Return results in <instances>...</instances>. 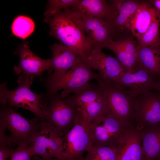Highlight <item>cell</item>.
Instances as JSON below:
<instances>
[{"instance_id": "cell-3", "label": "cell", "mask_w": 160, "mask_h": 160, "mask_svg": "<svg viewBox=\"0 0 160 160\" xmlns=\"http://www.w3.org/2000/svg\"><path fill=\"white\" fill-rule=\"evenodd\" d=\"M35 76L20 75L17 82L18 86L13 90L8 89L6 82L0 84L1 105L22 108L34 113L42 120L43 117L41 102L44 99L42 93L37 94L30 89Z\"/></svg>"}, {"instance_id": "cell-7", "label": "cell", "mask_w": 160, "mask_h": 160, "mask_svg": "<svg viewBox=\"0 0 160 160\" xmlns=\"http://www.w3.org/2000/svg\"><path fill=\"white\" fill-rule=\"evenodd\" d=\"M68 97L87 119L88 123L94 121L110 113L105 92L99 84L89 83Z\"/></svg>"}, {"instance_id": "cell-6", "label": "cell", "mask_w": 160, "mask_h": 160, "mask_svg": "<svg viewBox=\"0 0 160 160\" xmlns=\"http://www.w3.org/2000/svg\"><path fill=\"white\" fill-rule=\"evenodd\" d=\"M92 145L119 146L132 127L111 113L88 123Z\"/></svg>"}, {"instance_id": "cell-12", "label": "cell", "mask_w": 160, "mask_h": 160, "mask_svg": "<svg viewBox=\"0 0 160 160\" xmlns=\"http://www.w3.org/2000/svg\"><path fill=\"white\" fill-rule=\"evenodd\" d=\"M112 82L125 88L133 97L145 92L157 90L159 82L142 66L135 72L124 73Z\"/></svg>"}, {"instance_id": "cell-4", "label": "cell", "mask_w": 160, "mask_h": 160, "mask_svg": "<svg viewBox=\"0 0 160 160\" xmlns=\"http://www.w3.org/2000/svg\"><path fill=\"white\" fill-rule=\"evenodd\" d=\"M41 107L42 121L53 125L63 136L74 126L79 114L74 102L68 97L63 98L57 92L45 98Z\"/></svg>"}, {"instance_id": "cell-11", "label": "cell", "mask_w": 160, "mask_h": 160, "mask_svg": "<svg viewBox=\"0 0 160 160\" xmlns=\"http://www.w3.org/2000/svg\"><path fill=\"white\" fill-rule=\"evenodd\" d=\"M133 98L136 127L160 124V94L158 90L140 94Z\"/></svg>"}, {"instance_id": "cell-2", "label": "cell", "mask_w": 160, "mask_h": 160, "mask_svg": "<svg viewBox=\"0 0 160 160\" xmlns=\"http://www.w3.org/2000/svg\"><path fill=\"white\" fill-rule=\"evenodd\" d=\"M92 68L85 61L81 60L76 65L61 76H55L52 72L47 77L41 80L47 88V97L63 89L61 95L65 98L71 93L81 89L89 83L90 80L96 79L99 74L94 73Z\"/></svg>"}, {"instance_id": "cell-27", "label": "cell", "mask_w": 160, "mask_h": 160, "mask_svg": "<svg viewBox=\"0 0 160 160\" xmlns=\"http://www.w3.org/2000/svg\"><path fill=\"white\" fill-rule=\"evenodd\" d=\"M79 0H51L48 4L46 11L44 13V21H47L58 12L71 8L76 5Z\"/></svg>"}, {"instance_id": "cell-15", "label": "cell", "mask_w": 160, "mask_h": 160, "mask_svg": "<svg viewBox=\"0 0 160 160\" xmlns=\"http://www.w3.org/2000/svg\"><path fill=\"white\" fill-rule=\"evenodd\" d=\"M140 2L137 0H113L107 3L105 19L110 25L114 35L126 29L129 20Z\"/></svg>"}, {"instance_id": "cell-16", "label": "cell", "mask_w": 160, "mask_h": 160, "mask_svg": "<svg viewBox=\"0 0 160 160\" xmlns=\"http://www.w3.org/2000/svg\"><path fill=\"white\" fill-rule=\"evenodd\" d=\"M92 68L97 70L100 76L111 82L124 73V67L117 58L103 53L101 49H93L85 60Z\"/></svg>"}, {"instance_id": "cell-18", "label": "cell", "mask_w": 160, "mask_h": 160, "mask_svg": "<svg viewBox=\"0 0 160 160\" xmlns=\"http://www.w3.org/2000/svg\"><path fill=\"white\" fill-rule=\"evenodd\" d=\"M156 17L155 9L147 1L140 2L126 25L137 40L145 32L153 19Z\"/></svg>"}, {"instance_id": "cell-35", "label": "cell", "mask_w": 160, "mask_h": 160, "mask_svg": "<svg viewBox=\"0 0 160 160\" xmlns=\"http://www.w3.org/2000/svg\"><path fill=\"white\" fill-rule=\"evenodd\" d=\"M159 92L160 94V81L159 82V85L158 89H157Z\"/></svg>"}, {"instance_id": "cell-23", "label": "cell", "mask_w": 160, "mask_h": 160, "mask_svg": "<svg viewBox=\"0 0 160 160\" xmlns=\"http://www.w3.org/2000/svg\"><path fill=\"white\" fill-rule=\"evenodd\" d=\"M107 7L105 0H79L71 8L84 16L105 19Z\"/></svg>"}, {"instance_id": "cell-20", "label": "cell", "mask_w": 160, "mask_h": 160, "mask_svg": "<svg viewBox=\"0 0 160 160\" xmlns=\"http://www.w3.org/2000/svg\"><path fill=\"white\" fill-rule=\"evenodd\" d=\"M139 129L145 160H155L160 155V124Z\"/></svg>"}, {"instance_id": "cell-32", "label": "cell", "mask_w": 160, "mask_h": 160, "mask_svg": "<svg viewBox=\"0 0 160 160\" xmlns=\"http://www.w3.org/2000/svg\"><path fill=\"white\" fill-rule=\"evenodd\" d=\"M31 160H47L45 159L42 157L38 156L37 155L35 156H33V159ZM50 160H60L59 159L57 158H54Z\"/></svg>"}, {"instance_id": "cell-9", "label": "cell", "mask_w": 160, "mask_h": 160, "mask_svg": "<svg viewBox=\"0 0 160 160\" xmlns=\"http://www.w3.org/2000/svg\"><path fill=\"white\" fill-rule=\"evenodd\" d=\"M75 124L63 137V160H83V154L92 145L87 119L79 111Z\"/></svg>"}, {"instance_id": "cell-19", "label": "cell", "mask_w": 160, "mask_h": 160, "mask_svg": "<svg viewBox=\"0 0 160 160\" xmlns=\"http://www.w3.org/2000/svg\"><path fill=\"white\" fill-rule=\"evenodd\" d=\"M116 160H145L137 127L132 128L120 145Z\"/></svg>"}, {"instance_id": "cell-14", "label": "cell", "mask_w": 160, "mask_h": 160, "mask_svg": "<svg viewBox=\"0 0 160 160\" xmlns=\"http://www.w3.org/2000/svg\"><path fill=\"white\" fill-rule=\"evenodd\" d=\"M15 53L20 58L18 65L14 68L16 74L41 76L44 71H50L51 58L44 59L36 55L29 48L28 42H24Z\"/></svg>"}, {"instance_id": "cell-34", "label": "cell", "mask_w": 160, "mask_h": 160, "mask_svg": "<svg viewBox=\"0 0 160 160\" xmlns=\"http://www.w3.org/2000/svg\"><path fill=\"white\" fill-rule=\"evenodd\" d=\"M157 18L158 21H160V11H156Z\"/></svg>"}, {"instance_id": "cell-30", "label": "cell", "mask_w": 160, "mask_h": 160, "mask_svg": "<svg viewBox=\"0 0 160 160\" xmlns=\"http://www.w3.org/2000/svg\"><path fill=\"white\" fill-rule=\"evenodd\" d=\"M10 143H0V160H8L15 150Z\"/></svg>"}, {"instance_id": "cell-10", "label": "cell", "mask_w": 160, "mask_h": 160, "mask_svg": "<svg viewBox=\"0 0 160 160\" xmlns=\"http://www.w3.org/2000/svg\"><path fill=\"white\" fill-rule=\"evenodd\" d=\"M63 135L51 124L42 121L40 130L31 145L35 156L47 160H63L64 151Z\"/></svg>"}, {"instance_id": "cell-33", "label": "cell", "mask_w": 160, "mask_h": 160, "mask_svg": "<svg viewBox=\"0 0 160 160\" xmlns=\"http://www.w3.org/2000/svg\"><path fill=\"white\" fill-rule=\"evenodd\" d=\"M155 51L159 60L160 64V46L155 47Z\"/></svg>"}, {"instance_id": "cell-24", "label": "cell", "mask_w": 160, "mask_h": 160, "mask_svg": "<svg viewBox=\"0 0 160 160\" xmlns=\"http://www.w3.org/2000/svg\"><path fill=\"white\" fill-rule=\"evenodd\" d=\"M118 146L92 145L87 151L83 160H116L119 149Z\"/></svg>"}, {"instance_id": "cell-13", "label": "cell", "mask_w": 160, "mask_h": 160, "mask_svg": "<svg viewBox=\"0 0 160 160\" xmlns=\"http://www.w3.org/2000/svg\"><path fill=\"white\" fill-rule=\"evenodd\" d=\"M82 15L84 28L91 50L105 48L114 35L109 23L104 18Z\"/></svg>"}, {"instance_id": "cell-21", "label": "cell", "mask_w": 160, "mask_h": 160, "mask_svg": "<svg viewBox=\"0 0 160 160\" xmlns=\"http://www.w3.org/2000/svg\"><path fill=\"white\" fill-rule=\"evenodd\" d=\"M155 47L138 46L137 54L140 64L159 82L160 81V64Z\"/></svg>"}, {"instance_id": "cell-29", "label": "cell", "mask_w": 160, "mask_h": 160, "mask_svg": "<svg viewBox=\"0 0 160 160\" xmlns=\"http://www.w3.org/2000/svg\"><path fill=\"white\" fill-rule=\"evenodd\" d=\"M120 42L123 48L127 52L133 56L139 61L137 54L138 47L137 42H135L130 37L121 40Z\"/></svg>"}, {"instance_id": "cell-5", "label": "cell", "mask_w": 160, "mask_h": 160, "mask_svg": "<svg viewBox=\"0 0 160 160\" xmlns=\"http://www.w3.org/2000/svg\"><path fill=\"white\" fill-rule=\"evenodd\" d=\"M0 123L10 132L13 145L25 143L31 146L39 132L42 120L38 117L26 118L7 105H1Z\"/></svg>"}, {"instance_id": "cell-26", "label": "cell", "mask_w": 160, "mask_h": 160, "mask_svg": "<svg viewBox=\"0 0 160 160\" xmlns=\"http://www.w3.org/2000/svg\"><path fill=\"white\" fill-rule=\"evenodd\" d=\"M34 28V22L30 18L23 16H19L13 21L12 30L15 35L25 39L33 32Z\"/></svg>"}, {"instance_id": "cell-17", "label": "cell", "mask_w": 160, "mask_h": 160, "mask_svg": "<svg viewBox=\"0 0 160 160\" xmlns=\"http://www.w3.org/2000/svg\"><path fill=\"white\" fill-rule=\"evenodd\" d=\"M52 52L50 71L55 76H61L82 60L71 48L62 43H56L49 47Z\"/></svg>"}, {"instance_id": "cell-22", "label": "cell", "mask_w": 160, "mask_h": 160, "mask_svg": "<svg viewBox=\"0 0 160 160\" xmlns=\"http://www.w3.org/2000/svg\"><path fill=\"white\" fill-rule=\"evenodd\" d=\"M105 48L111 50L116 55L122 64L125 73L135 72L142 66L138 60L124 49L120 41L111 39Z\"/></svg>"}, {"instance_id": "cell-25", "label": "cell", "mask_w": 160, "mask_h": 160, "mask_svg": "<svg viewBox=\"0 0 160 160\" xmlns=\"http://www.w3.org/2000/svg\"><path fill=\"white\" fill-rule=\"evenodd\" d=\"M139 46L157 47L160 46L159 22L156 17L143 35L137 40Z\"/></svg>"}, {"instance_id": "cell-1", "label": "cell", "mask_w": 160, "mask_h": 160, "mask_svg": "<svg viewBox=\"0 0 160 160\" xmlns=\"http://www.w3.org/2000/svg\"><path fill=\"white\" fill-rule=\"evenodd\" d=\"M49 34L71 48L85 60L91 49L83 25L82 15L71 8L61 11L47 22Z\"/></svg>"}, {"instance_id": "cell-28", "label": "cell", "mask_w": 160, "mask_h": 160, "mask_svg": "<svg viewBox=\"0 0 160 160\" xmlns=\"http://www.w3.org/2000/svg\"><path fill=\"white\" fill-rule=\"evenodd\" d=\"M34 156L31 146L23 143L17 145L9 160H31Z\"/></svg>"}, {"instance_id": "cell-8", "label": "cell", "mask_w": 160, "mask_h": 160, "mask_svg": "<svg viewBox=\"0 0 160 160\" xmlns=\"http://www.w3.org/2000/svg\"><path fill=\"white\" fill-rule=\"evenodd\" d=\"M96 80L105 92L110 112L130 127H136L134 98L127 89L113 82H106L100 75Z\"/></svg>"}, {"instance_id": "cell-36", "label": "cell", "mask_w": 160, "mask_h": 160, "mask_svg": "<svg viewBox=\"0 0 160 160\" xmlns=\"http://www.w3.org/2000/svg\"><path fill=\"white\" fill-rule=\"evenodd\" d=\"M155 160H160V155Z\"/></svg>"}, {"instance_id": "cell-31", "label": "cell", "mask_w": 160, "mask_h": 160, "mask_svg": "<svg viewBox=\"0 0 160 160\" xmlns=\"http://www.w3.org/2000/svg\"><path fill=\"white\" fill-rule=\"evenodd\" d=\"M151 2L156 11H160V0L151 1Z\"/></svg>"}]
</instances>
